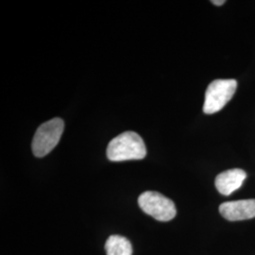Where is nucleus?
<instances>
[{
	"label": "nucleus",
	"mask_w": 255,
	"mask_h": 255,
	"mask_svg": "<svg viewBox=\"0 0 255 255\" xmlns=\"http://www.w3.org/2000/svg\"><path fill=\"white\" fill-rule=\"evenodd\" d=\"M146 155L142 137L134 131H125L115 137L107 147V157L112 162L141 160Z\"/></svg>",
	"instance_id": "obj_1"
},
{
	"label": "nucleus",
	"mask_w": 255,
	"mask_h": 255,
	"mask_svg": "<svg viewBox=\"0 0 255 255\" xmlns=\"http://www.w3.org/2000/svg\"><path fill=\"white\" fill-rule=\"evenodd\" d=\"M63 119L56 118L43 123L37 128L32 140V152L38 158L48 154L58 145L64 131Z\"/></svg>",
	"instance_id": "obj_2"
},
{
	"label": "nucleus",
	"mask_w": 255,
	"mask_h": 255,
	"mask_svg": "<svg viewBox=\"0 0 255 255\" xmlns=\"http://www.w3.org/2000/svg\"><path fill=\"white\" fill-rule=\"evenodd\" d=\"M138 204L143 212L158 221H170L176 217L177 210L173 201L164 195L154 191L142 193Z\"/></svg>",
	"instance_id": "obj_3"
},
{
	"label": "nucleus",
	"mask_w": 255,
	"mask_h": 255,
	"mask_svg": "<svg viewBox=\"0 0 255 255\" xmlns=\"http://www.w3.org/2000/svg\"><path fill=\"white\" fill-rule=\"evenodd\" d=\"M236 80H215L205 92L203 112L207 115L218 113L223 109L237 91Z\"/></svg>",
	"instance_id": "obj_4"
},
{
	"label": "nucleus",
	"mask_w": 255,
	"mask_h": 255,
	"mask_svg": "<svg viewBox=\"0 0 255 255\" xmlns=\"http://www.w3.org/2000/svg\"><path fill=\"white\" fill-rule=\"evenodd\" d=\"M219 213L229 221H239L255 218V200L224 202L219 206Z\"/></svg>",
	"instance_id": "obj_5"
},
{
	"label": "nucleus",
	"mask_w": 255,
	"mask_h": 255,
	"mask_svg": "<svg viewBox=\"0 0 255 255\" xmlns=\"http://www.w3.org/2000/svg\"><path fill=\"white\" fill-rule=\"evenodd\" d=\"M246 178L247 173L243 169H229L217 176L215 184L220 194L224 196H230L232 193L237 191V189L242 186Z\"/></svg>",
	"instance_id": "obj_6"
},
{
	"label": "nucleus",
	"mask_w": 255,
	"mask_h": 255,
	"mask_svg": "<svg viewBox=\"0 0 255 255\" xmlns=\"http://www.w3.org/2000/svg\"><path fill=\"white\" fill-rule=\"evenodd\" d=\"M107 255H132L131 243L126 237L111 236L105 243Z\"/></svg>",
	"instance_id": "obj_7"
},
{
	"label": "nucleus",
	"mask_w": 255,
	"mask_h": 255,
	"mask_svg": "<svg viewBox=\"0 0 255 255\" xmlns=\"http://www.w3.org/2000/svg\"><path fill=\"white\" fill-rule=\"evenodd\" d=\"M214 5H216V6H222L223 4H225V0H213V1H211Z\"/></svg>",
	"instance_id": "obj_8"
}]
</instances>
